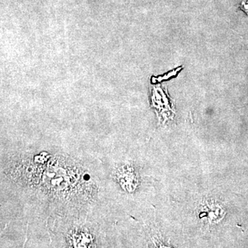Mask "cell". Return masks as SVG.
I'll return each mask as SVG.
<instances>
[{"label":"cell","mask_w":248,"mask_h":248,"mask_svg":"<svg viewBox=\"0 0 248 248\" xmlns=\"http://www.w3.org/2000/svg\"><path fill=\"white\" fill-rule=\"evenodd\" d=\"M240 7H241V9L245 11L246 14H248V0H244V1L241 2V5H240Z\"/></svg>","instance_id":"cell-2"},{"label":"cell","mask_w":248,"mask_h":248,"mask_svg":"<svg viewBox=\"0 0 248 248\" xmlns=\"http://www.w3.org/2000/svg\"><path fill=\"white\" fill-rule=\"evenodd\" d=\"M181 68L179 67V68H177V69L174 70V71H173L172 72H170L169 73V74H166L164 76L162 77H159L158 79H156V81H160V80H164V79H169V78H172V77L175 76L176 74L180 71Z\"/></svg>","instance_id":"cell-1"}]
</instances>
